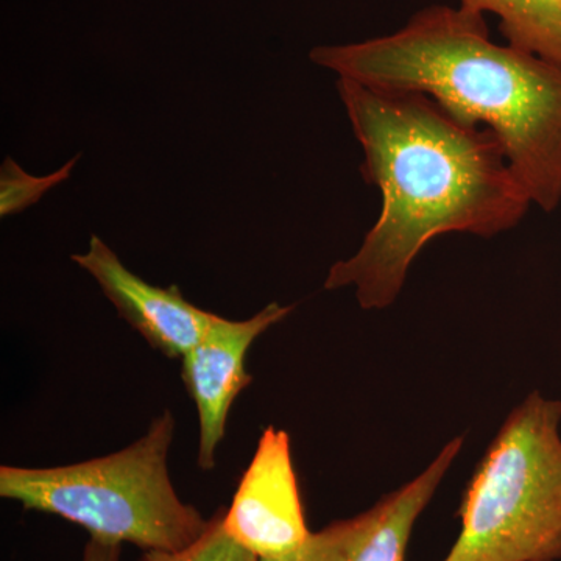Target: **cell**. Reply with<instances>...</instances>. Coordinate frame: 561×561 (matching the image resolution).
Wrapping results in <instances>:
<instances>
[{"mask_svg": "<svg viewBox=\"0 0 561 561\" xmlns=\"http://www.w3.org/2000/svg\"><path fill=\"white\" fill-rule=\"evenodd\" d=\"M337 91L364 150L362 175L381 191L382 208L357 253L332 265L324 289L353 287L362 309L381 311L438 236L494 238L524 219L530 195L493 131L421 92L346 79Z\"/></svg>", "mask_w": 561, "mask_h": 561, "instance_id": "obj_1", "label": "cell"}, {"mask_svg": "<svg viewBox=\"0 0 561 561\" xmlns=\"http://www.w3.org/2000/svg\"><path fill=\"white\" fill-rule=\"evenodd\" d=\"M309 60L339 79L430 95L465 124L493 131L531 205L559 208L561 66L493 43L483 14L430 5L400 31L317 46Z\"/></svg>", "mask_w": 561, "mask_h": 561, "instance_id": "obj_2", "label": "cell"}, {"mask_svg": "<svg viewBox=\"0 0 561 561\" xmlns=\"http://www.w3.org/2000/svg\"><path fill=\"white\" fill-rule=\"evenodd\" d=\"M175 419L164 411L127 448L79 463L50 468L0 467V496L24 511L60 516L91 538L135 545L140 551L175 552L208 527L173 486L169 453Z\"/></svg>", "mask_w": 561, "mask_h": 561, "instance_id": "obj_3", "label": "cell"}, {"mask_svg": "<svg viewBox=\"0 0 561 561\" xmlns=\"http://www.w3.org/2000/svg\"><path fill=\"white\" fill-rule=\"evenodd\" d=\"M561 401L535 390L502 423L465 489L442 561H561Z\"/></svg>", "mask_w": 561, "mask_h": 561, "instance_id": "obj_4", "label": "cell"}, {"mask_svg": "<svg viewBox=\"0 0 561 561\" xmlns=\"http://www.w3.org/2000/svg\"><path fill=\"white\" fill-rule=\"evenodd\" d=\"M224 527L260 561H291L301 551L311 530L286 431L268 426L262 432L230 508L225 511Z\"/></svg>", "mask_w": 561, "mask_h": 561, "instance_id": "obj_5", "label": "cell"}, {"mask_svg": "<svg viewBox=\"0 0 561 561\" xmlns=\"http://www.w3.org/2000/svg\"><path fill=\"white\" fill-rule=\"evenodd\" d=\"M294 309L295 306L273 301L247 320L217 316L208 334L181 357V379L201 421L197 463L202 470L216 467L217 449L224 442L232 404L253 381L247 371L251 345Z\"/></svg>", "mask_w": 561, "mask_h": 561, "instance_id": "obj_6", "label": "cell"}, {"mask_svg": "<svg viewBox=\"0 0 561 561\" xmlns=\"http://www.w3.org/2000/svg\"><path fill=\"white\" fill-rule=\"evenodd\" d=\"M463 442L460 435L446 443L426 470L368 511L311 531L291 561H405L415 524L434 500Z\"/></svg>", "mask_w": 561, "mask_h": 561, "instance_id": "obj_7", "label": "cell"}, {"mask_svg": "<svg viewBox=\"0 0 561 561\" xmlns=\"http://www.w3.org/2000/svg\"><path fill=\"white\" fill-rule=\"evenodd\" d=\"M70 260L98 283L122 320L171 359L201 343L217 319L187 301L175 284L160 287L139 278L99 236L92 234L88 250Z\"/></svg>", "mask_w": 561, "mask_h": 561, "instance_id": "obj_8", "label": "cell"}, {"mask_svg": "<svg viewBox=\"0 0 561 561\" xmlns=\"http://www.w3.org/2000/svg\"><path fill=\"white\" fill-rule=\"evenodd\" d=\"M479 14H496L507 44L561 66V0H460Z\"/></svg>", "mask_w": 561, "mask_h": 561, "instance_id": "obj_9", "label": "cell"}, {"mask_svg": "<svg viewBox=\"0 0 561 561\" xmlns=\"http://www.w3.org/2000/svg\"><path fill=\"white\" fill-rule=\"evenodd\" d=\"M80 158L81 153H77L57 171L33 175L14 158L7 157L0 165V217L16 216L43 201L51 190L72 176Z\"/></svg>", "mask_w": 561, "mask_h": 561, "instance_id": "obj_10", "label": "cell"}, {"mask_svg": "<svg viewBox=\"0 0 561 561\" xmlns=\"http://www.w3.org/2000/svg\"><path fill=\"white\" fill-rule=\"evenodd\" d=\"M227 508L220 507L209 518L205 534L187 548L175 552L147 551L136 561H260L232 540L224 527Z\"/></svg>", "mask_w": 561, "mask_h": 561, "instance_id": "obj_11", "label": "cell"}, {"mask_svg": "<svg viewBox=\"0 0 561 561\" xmlns=\"http://www.w3.org/2000/svg\"><path fill=\"white\" fill-rule=\"evenodd\" d=\"M81 561H122V545H113L91 538L84 546Z\"/></svg>", "mask_w": 561, "mask_h": 561, "instance_id": "obj_12", "label": "cell"}]
</instances>
